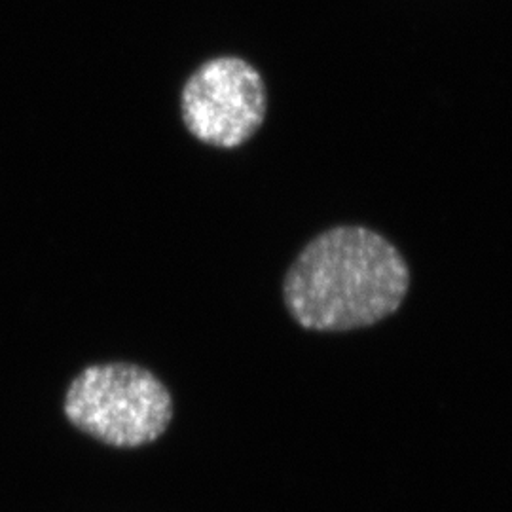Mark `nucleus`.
Segmentation results:
<instances>
[{"mask_svg": "<svg viewBox=\"0 0 512 512\" xmlns=\"http://www.w3.org/2000/svg\"><path fill=\"white\" fill-rule=\"evenodd\" d=\"M408 287V266L387 239L363 226H338L296 256L283 298L300 327L342 332L393 315Z\"/></svg>", "mask_w": 512, "mask_h": 512, "instance_id": "1", "label": "nucleus"}, {"mask_svg": "<svg viewBox=\"0 0 512 512\" xmlns=\"http://www.w3.org/2000/svg\"><path fill=\"white\" fill-rule=\"evenodd\" d=\"M63 410L78 431L112 448L156 442L175 414L164 382L133 363L84 368L69 385Z\"/></svg>", "mask_w": 512, "mask_h": 512, "instance_id": "2", "label": "nucleus"}, {"mask_svg": "<svg viewBox=\"0 0 512 512\" xmlns=\"http://www.w3.org/2000/svg\"><path fill=\"white\" fill-rule=\"evenodd\" d=\"M264 114V82L243 59H213L184 86V124L196 139L211 147L243 145L262 126Z\"/></svg>", "mask_w": 512, "mask_h": 512, "instance_id": "3", "label": "nucleus"}]
</instances>
